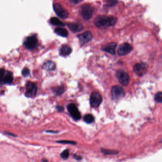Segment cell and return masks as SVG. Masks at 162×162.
<instances>
[{
  "label": "cell",
  "instance_id": "6da1fadb",
  "mask_svg": "<svg viewBox=\"0 0 162 162\" xmlns=\"http://www.w3.org/2000/svg\"><path fill=\"white\" fill-rule=\"evenodd\" d=\"M117 22V18L115 17L100 15L96 17L94 20V24L97 27L101 28L114 26Z\"/></svg>",
  "mask_w": 162,
  "mask_h": 162
},
{
  "label": "cell",
  "instance_id": "7a4b0ae2",
  "mask_svg": "<svg viewBox=\"0 0 162 162\" xmlns=\"http://www.w3.org/2000/svg\"><path fill=\"white\" fill-rule=\"evenodd\" d=\"M112 97L113 100L118 101L122 99L125 96V92L124 89L121 86H114L112 87Z\"/></svg>",
  "mask_w": 162,
  "mask_h": 162
},
{
  "label": "cell",
  "instance_id": "3957f363",
  "mask_svg": "<svg viewBox=\"0 0 162 162\" xmlns=\"http://www.w3.org/2000/svg\"><path fill=\"white\" fill-rule=\"evenodd\" d=\"M13 73L9 71H5L3 69L0 70V82L1 84H10L13 81Z\"/></svg>",
  "mask_w": 162,
  "mask_h": 162
},
{
  "label": "cell",
  "instance_id": "277c9868",
  "mask_svg": "<svg viewBox=\"0 0 162 162\" xmlns=\"http://www.w3.org/2000/svg\"><path fill=\"white\" fill-rule=\"evenodd\" d=\"M117 77L119 83L124 87H127L129 83V76L127 72L119 70L117 72Z\"/></svg>",
  "mask_w": 162,
  "mask_h": 162
},
{
  "label": "cell",
  "instance_id": "5b68a950",
  "mask_svg": "<svg viewBox=\"0 0 162 162\" xmlns=\"http://www.w3.org/2000/svg\"><path fill=\"white\" fill-rule=\"evenodd\" d=\"M37 87L35 83L29 81L26 86L25 96L28 97H35L37 94Z\"/></svg>",
  "mask_w": 162,
  "mask_h": 162
},
{
  "label": "cell",
  "instance_id": "8992f818",
  "mask_svg": "<svg viewBox=\"0 0 162 162\" xmlns=\"http://www.w3.org/2000/svg\"><path fill=\"white\" fill-rule=\"evenodd\" d=\"M54 11L57 15L62 19L67 18L69 16L68 11L59 3H54L53 5Z\"/></svg>",
  "mask_w": 162,
  "mask_h": 162
},
{
  "label": "cell",
  "instance_id": "52a82bcc",
  "mask_svg": "<svg viewBox=\"0 0 162 162\" xmlns=\"http://www.w3.org/2000/svg\"><path fill=\"white\" fill-rule=\"evenodd\" d=\"M93 10L91 6L89 4L82 6L81 9V13L82 17L85 20H89L93 15Z\"/></svg>",
  "mask_w": 162,
  "mask_h": 162
},
{
  "label": "cell",
  "instance_id": "ba28073f",
  "mask_svg": "<svg viewBox=\"0 0 162 162\" xmlns=\"http://www.w3.org/2000/svg\"><path fill=\"white\" fill-rule=\"evenodd\" d=\"M102 101L101 95L97 92H93L90 98V105L92 107H97L99 106Z\"/></svg>",
  "mask_w": 162,
  "mask_h": 162
},
{
  "label": "cell",
  "instance_id": "9c48e42d",
  "mask_svg": "<svg viewBox=\"0 0 162 162\" xmlns=\"http://www.w3.org/2000/svg\"><path fill=\"white\" fill-rule=\"evenodd\" d=\"M38 43V40L35 35L29 36L24 41V45L28 49H34L36 48Z\"/></svg>",
  "mask_w": 162,
  "mask_h": 162
},
{
  "label": "cell",
  "instance_id": "30bf717a",
  "mask_svg": "<svg viewBox=\"0 0 162 162\" xmlns=\"http://www.w3.org/2000/svg\"><path fill=\"white\" fill-rule=\"evenodd\" d=\"M68 111L72 118L75 120L78 121L81 119V114L76 105L74 104H70L67 107Z\"/></svg>",
  "mask_w": 162,
  "mask_h": 162
},
{
  "label": "cell",
  "instance_id": "8fae6325",
  "mask_svg": "<svg viewBox=\"0 0 162 162\" xmlns=\"http://www.w3.org/2000/svg\"><path fill=\"white\" fill-rule=\"evenodd\" d=\"M78 39L81 45H84L89 42L93 39V35L90 31H85V33L78 35Z\"/></svg>",
  "mask_w": 162,
  "mask_h": 162
},
{
  "label": "cell",
  "instance_id": "7c38bea8",
  "mask_svg": "<svg viewBox=\"0 0 162 162\" xmlns=\"http://www.w3.org/2000/svg\"><path fill=\"white\" fill-rule=\"evenodd\" d=\"M132 50V47L129 44L124 43L119 47L117 49V54L119 56H125L131 52Z\"/></svg>",
  "mask_w": 162,
  "mask_h": 162
},
{
  "label": "cell",
  "instance_id": "4fadbf2b",
  "mask_svg": "<svg viewBox=\"0 0 162 162\" xmlns=\"http://www.w3.org/2000/svg\"><path fill=\"white\" fill-rule=\"evenodd\" d=\"M133 71L137 75L142 76L147 72V66L145 63H137L134 65Z\"/></svg>",
  "mask_w": 162,
  "mask_h": 162
},
{
  "label": "cell",
  "instance_id": "5bb4252c",
  "mask_svg": "<svg viewBox=\"0 0 162 162\" xmlns=\"http://www.w3.org/2000/svg\"><path fill=\"white\" fill-rule=\"evenodd\" d=\"M117 47V44L115 42H110L107 45L103 46L102 49L106 52L114 55L116 53V48Z\"/></svg>",
  "mask_w": 162,
  "mask_h": 162
},
{
  "label": "cell",
  "instance_id": "9a60e30c",
  "mask_svg": "<svg viewBox=\"0 0 162 162\" xmlns=\"http://www.w3.org/2000/svg\"><path fill=\"white\" fill-rule=\"evenodd\" d=\"M68 27L71 31L73 33H78L83 30L84 27L81 24L76 23H71L68 24Z\"/></svg>",
  "mask_w": 162,
  "mask_h": 162
},
{
  "label": "cell",
  "instance_id": "2e32d148",
  "mask_svg": "<svg viewBox=\"0 0 162 162\" xmlns=\"http://www.w3.org/2000/svg\"><path fill=\"white\" fill-rule=\"evenodd\" d=\"M71 52V48L67 45H62L59 50V54L62 56H67L69 55Z\"/></svg>",
  "mask_w": 162,
  "mask_h": 162
},
{
  "label": "cell",
  "instance_id": "e0dca14e",
  "mask_svg": "<svg viewBox=\"0 0 162 162\" xmlns=\"http://www.w3.org/2000/svg\"><path fill=\"white\" fill-rule=\"evenodd\" d=\"M55 33L58 35L63 37H66L68 35L67 30L63 28H57L55 29Z\"/></svg>",
  "mask_w": 162,
  "mask_h": 162
},
{
  "label": "cell",
  "instance_id": "ac0fdd59",
  "mask_svg": "<svg viewBox=\"0 0 162 162\" xmlns=\"http://www.w3.org/2000/svg\"><path fill=\"white\" fill-rule=\"evenodd\" d=\"M43 68L47 71H54L56 69V65L54 62L49 61L44 64Z\"/></svg>",
  "mask_w": 162,
  "mask_h": 162
},
{
  "label": "cell",
  "instance_id": "d6986e66",
  "mask_svg": "<svg viewBox=\"0 0 162 162\" xmlns=\"http://www.w3.org/2000/svg\"><path fill=\"white\" fill-rule=\"evenodd\" d=\"M50 23L53 25L59 26H64L65 25L62 21H61L59 19L56 17H52L50 19Z\"/></svg>",
  "mask_w": 162,
  "mask_h": 162
},
{
  "label": "cell",
  "instance_id": "ffe728a7",
  "mask_svg": "<svg viewBox=\"0 0 162 162\" xmlns=\"http://www.w3.org/2000/svg\"><path fill=\"white\" fill-rule=\"evenodd\" d=\"M84 121L87 124H91L94 121V117L92 115L87 114L84 117Z\"/></svg>",
  "mask_w": 162,
  "mask_h": 162
},
{
  "label": "cell",
  "instance_id": "44dd1931",
  "mask_svg": "<svg viewBox=\"0 0 162 162\" xmlns=\"http://www.w3.org/2000/svg\"><path fill=\"white\" fill-rule=\"evenodd\" d=\"M101 152L102 153L106 155H116L119 153V152L115 150H111L105 149L102 148Z\"/></svg>",
  "mask_w": 162,
  "mask_h": 162
},
{
  "label": "cell",
  "instance_id": "7402d4cb",
  "mask_svg": "<svg viewBox=\"0 0 162 162\" xmlns=\"http://www.w3.org/2000/svg\"><path fill=\"white\" fill-rule=\"evenodd\" d=\"M64 91H65V89L63 86L58 87L54 89V91L57 95H61L62 94V93H64Z\"/></svg>",
  "mask_w": 162,
  "mask_h": 162
},
{
  "label": "cell",
  "instance_id": "603a6c76",
  "mask_svg": "<svg viewBox=\"0 0 162 162\" xmlns=\"http://www.w3.org/2000/svg\"><path fill=\"white\" fill-rule=\"evenodd\" d=\"M155 100L157 103H162V92H158L155 94Z\"/></svg>",
  "mask_w": 162,
  "mask_h": 162
},
{
  "label": "cell",
  "instance_id": "cb8c5ba5",
  "mask_svg": "<svg viewBox=\"0 0 162 162\" xmlns=\"http://www.w3.org/2000/svg\"><path fill=\"white\" fill-rule=\"evenodd\" d=\"M69 150L66 149L64 150L61 154V158L64 159H66L69 157Z\"/></svg>",
  "mask_w": 162,
  "mask_h": 162
},
{
  "label": "cell",
  "instance_id": "d4e9b609",
  "mask_svg": "<svg viewBox=\"0 0 162 162\" xmlns=\"http://www.w3.org/2000/svg\"><path fill=\"white\" fill-rule=\"evenodd\" d=\"M107 5L109 7H113L117 4V0H107Z\"/></svg>",
  "mask_w": 162,
  "mask_h": 162
},
{
  "label": "cell",
  "instance_id": "484cf974",
  "mask_svg": "<svg viewBox=\"0 0 162 162\" xmlns=\"http://www.w3.org/2000/svg\"><path fill=\"white\" fill-rule=\"evenodd\" d=\"M30 73V70L28 68H25L23 69L21 74L24 77H26L28 76Z\"/></svg>",
  "mask_w": 162,
  "mask_h": 162
},
{
  "label": "cell",
  "instance_id": "4316f807",
  "mask_svg": "<svg viewBox=\"0 0 162 162\" xmlns=\"http://www.w3.org/2000/svg\"><path fill=\"white\" fill-rule=\"evenodd\" d=\"M57 142L58 143H61V144H71V145H76V144H77V143L74 142V141H66V140L57 141Z\"/></svg>",
  "mask_w": 162,
  "mask_h": 162
},
{
  "label": "cell",
  "instance_id": "83f0119b",
  "mask_svg": "<svg viewBox=\"0 0 162 162\" xmlns=\"http://www.w3.org/2000/svg\"><path fill=\"white\" fill-rule=\"evenodd\" d=\"M56 109L57 110H58V111L59 112H62L63 111L64 109L63 106H59V105L57 106Z\"/></svg>",
  "mask_w": 162,
  "mask_h": 162
},
{
  "label": "cell",
  "instance_id": "f1b7e54d",
  "mask_svg": "<svg viewBox=\"0 0 162 162\" xmlns=\"http://www.w3.org/2000/svg\"><path fill=\"white\" fill-rule=\"evenodd\" d=\"M74 158H75V159H76L77 160H80L82 159L80 155H74Z\"/></svg>",
  "mask_w": 162,
  "mask_h": 162
},
{
  "label": "cell",
  "instance_id": "f546056e",
  "mask_svg": "<svg viewBox=\"0 0 162 162\" xmlns=\"http://www.w3.org/2000/svg\"><path fill=\"white\" fill-rule=\"evenodd\" d=\"M81 1L82 0H71V2L74 4H77V3H80Z\"/></svg>",
  "mask_w": 162,
  "mask_h": 162
},
{
  "label": "cell",
  "instance_id": "4dcf8cb0",
  "mask_svg": "<svg viewBox=\"0 0 162 162\" xmlns=\"http://www.w3.org/2000/svg\"><path fill=\"white\" fill-rule=\"evenodd\" d=\"M46 132L52 133H56L57 132L53 131H46Z\"/></svg>",
  "mask_w": 162,
  "mask_h": 162
}]
</instances>
